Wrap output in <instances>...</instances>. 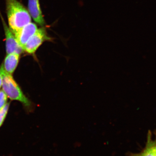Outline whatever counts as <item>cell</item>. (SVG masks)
<instances>
[{"instance_id":"1","label":"cell","mask_w":156,"mask_h":156,"mask_svg":"<svg viewBox=\"0 0 156 156\" xmlns=\"http://www.w3.org/2000/svg\"><path fill=\"white\" fill-rule=\"evenodd\" d=\"M6 10L9 28L15 34L31 22L28 9L18 0H5Z\"/></svg>"},{"instance_id":"2","label":"cell","mask_w":156,"mask_h":156,"mask_svg":"<svg viewBox=\"0 0 156 156\" xmlns=\"http://www.w3.org/2000/svg\"><path fill=\"white\" fill-rule=\"evenodd\" d=\"M0 69L3 76L2 87L8 98L11 100L19 101L28 111H32L34 109V104L24 95L12 76L6 73L2 67Z\"/></svg>"},{"instance_id":"3","label":"cell","mask_w":156,"mask_h":156,"mask_svg":"<svg viewBox=\"0 0 156 156\" xmlns=\"http://www.w3.org/2000/svg\"><path fill=\"white\" fill-rule=\"evenodd\" d=\"M55 38L50 36L48 34L46 26L41 27L38 28L28 40L23 47V53L34 56L37 59L36 53L37 50L44 42H53Z\"/></svg>"},{"instance_id":"4","label":"cell","mask_w":156,"mask_h":156,"mask_svg":"<svg viewBox=\"0 0 156 156\" xmlns=\"http://www.w3.org/2000/svg\"><path fill=\"white\" fill-rule=\"evenodd\" d=\"M0 17L2 23L5 41L6 54L18 53L21 54L23 53V48L17 42L13 32L6 24L5 20L0 12Z\"/></svg>"},{"instance_id":"5","label":"cell","mask_w":156,"mask_h":156,"mask_svg":"<svg viewBox=\"0 0 156 156\" xmlns=\"http://www.w3.org/2000/svg\"><path fill=\"white\" fill-rule=\"evenodd\" d=\"M38 29L36 23L31 22L14 34L17 42L23 48Z\"/></svg>"},{"instance_id":"6","label":"cell","mask_w":156,"mask_h":156,"mask_svg":"<svg viewBox=\"0 0 156 156\" xmlns=\"http://www.w3.org/2000/svg\"><path fill=\"white\" fill-rule=\"evenodd\" d=\"M27 9L31 18L36 24L41 27L46 26L47 24L42 13L39 0H28Z\"/></svg>"},{"instance_id":"7","label":"cell","mask_w":156,"mask_h":156,"mask_svg":"<svg viewBox=\"0 0 156 156\" xmlns=\"http://www.w3.org/2000/svg\"><path fill=\"white\" fill-rule=\"evenodd\" d=\"M20 54L18 53L7 54L2 67L6 73L12 75L18 66Z\"/></svg>"},{"instance_id":"8","label":"cell","mask_w":156,"mask_h":156,"mask_svg":"<svg viewBox=\"0 0 156 156\" xmlns=\"http://www.w3.org/2000/svg\"><path fill=\"white\" fill-rule=\"evenodd\" d=\"M134 156H155L153 147L152 141L151 134L149 132L148 134L147 142L146 146L142 152Z\"/></svg>"},{"instance_id":"9","label":"cell","mask_w":156,"mask_h":156,"mask_svg":"<svg viewBox=\"0 0 156 156\" xmlns=\"http://www.w3.org/2000/svg\"><path fill=\"white\" fill-rule=\"evenodd\" d=\"M10 102L7 103L3 108L0 109V128L2 126L5 120L10 107Z\"/></svg>"},{"instance_id":"10","label":"cell","mask_w":156,"mask_h":156,"mask_svg":"<svg viewBox=\"0 0 156 156\" xmlns=\"http://www.w3.org/2000/svg\"><path fill=\"white\" fill-rule=\"evenodd\" d=\"M8 97L3 90H0V109L7 104Z\"/></svg>"},{"instance_id":"11","label":"cell","mask_w":156,"mask_h":156,"mask_svg":"<svg viewBox=\"0 0 156 156\" xmlns=\"http://www.w3.org/2000/svg\"><path fill=\"white\" fill-rule=\"evenodd\" d=\"M3 85V76L1 73V69H0V89L2 87Z\"/></svg>"}]
</instances>
